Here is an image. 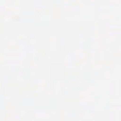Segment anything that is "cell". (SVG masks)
<instances>
[]
</instances>
